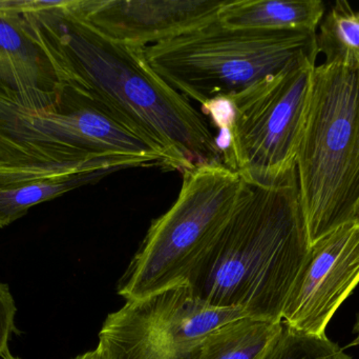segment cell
I'll return each instance as SVG.
<instances>
[{
    "label": "cell",
    "instance_id": "cell-1",
    "mask_svg": "<svg viewBox=\"0 0 359 359\" xmlns=\"http://www.w3.org/2000/svg\"><path fill=\"white\" fill-rule=\"evenodd\" d=\"M72 0L19 14L65 84L161 150L172 170L222 164L203 114L149 65L144 48L115 41L72 12Z\"/></svg>",
    "mask_w": 359,
    "mask_h": 359
},
{
    "label": "cell",
    "instance_id": "cell-2",
    "mask_svg": "<svg viewBox=\"0 0 359 359\" xmlns=\"http://www.w3.org/2000/svg\"><path fill=\"white\" fill-rule=\"evenodd\" d=\"M311 244L297 169L276 185L246 183L186 284L210 307L280 322Z\"/></svg>",
    "mask_w": 359,
    "mask_h": 359
},
{
    "label": "cell",
    "instance_id": "cell-3",
    "mask_svg": "<svg viewBox=\"0 0 359 359\" xmlns=\"http://www.w3.org/2000/svg\"><path fill=\"white\" fill-rule=\"evenodd\" d=\"M170 169L165 154L75 86L17 92L0 86V170Z\"/></svg>",
    "mask_w": 359,
    "mask_h": 359
},
{
    "label": "cell",
    "instance_id": "cell-4",
    "mask_svg": "<svg viewBox=\"0 0 359 359\" xmlns=\"http://www.w3.org/2000/svg\"><path fill=\"white\" fill-rule=\"evenodd\" d=\"M297 174L311 244L351 223L359 200V69L316 65Z\"/></svg>",
    "mask_w": 359,
    "mask_h": 359
},
{
    "label": "cell",
    "instance_id": "cell-5",
    "mask_svg": "<svg viewBox=\"0 0 359 359\" xmlns=\"http://www.w3.org/2000/svg\"><path fill=\"white\" fill-rule=\"evenodd\" d=\"M144 55L168 86L203 105L318 58V51L312 32L228 29L217 20L144 46Z\"/></svg>",
    "mask_w": 359,
    "mask_h": 359
},
{
    "label": "cell",
    "instance_id": "cell-6",
    "mask_svg": "<svg viewBox=\"0 0 359 359\" xmlns=\"http://www.w3.org/2000/svg\"><path fill=\"white\" fill-rule=\"evenodd\" d=\"M172 208L156 219L122 278L119 294L141 299L186 282L236 208L246 181L223 164L183 173Z\"/></svg>",
    "mask_w": 359,
    "mask_h": 359
},
{
    "label": "cell",
    "instance_id": "cell-7",
    "mask_svg": "<svg viewBox=\"0 0 359 359\" xmlns=\"http://www.w3.org/2000/svg\"><path fill=\"white\" fill-rule=\"evenodd\" d=\"M316 59L228 97L233 105L231 170L247 183L276 185L297 169Z\"/></svg>",
    "mask_w": 359,
    "mask_h": 359
},
{
    "label": "cell",
    "instance_id": "cell-8",
    "mask_svg": "<svg viewBox=\"0 0 359 359\" xmlns=\"http://www.w3.org/2000/svg\"><path fill=\"white\" fill-rule=\"evenodd\" d=\"M244 316L202 303L182 282L109 314L97 349L102 359H198L211 332Z\"/></svg>",
    "mask_w": 359,
    "mask_h": 359
},
{
    "label": "cell",
    "instance_id": "cell-9",
    "mask_svg": "<svg viewBox=\"0 0 359 359\" xmlns=\"http://www.w3.org/2000/svg\"><path fill=\"white\" fill-rule=\"evenodd\" d=\"M359 284V225L348 223L313 242L287 299L282 322L310 334L327 327Z\"/></svg>",
    "mask_w": 359,
    "mask_h": 359
},
{
    "label": "cell",
    "instance_id": "cell-10",
    "mask_svg": "<svg viewBox=\"0 0 359 359\" xmlns=\"http://www.w3.org/2000/svg\"><path fill=\"white\" fill-rule=\"evenodd\" d=\"M226 0H72V12L121 44H159L217 21Z\"/></svg>",
    "mask_w": 359,
    "mask_h": 359
},
{
    "label": "cell",
    "instance_id": "cell-11",
    "mask_svg": "<svg viewBox=\"0 0 359 359\" xmlns=\"http://www.w3.org/2000/svg\"><path fill=\"white\" fill-rule=\"evenodd\" d=\"M65 82L21 15L0 8V86L52 92Z\"/></svg>",
    "mask_w": 359,
    "mask_h": 359
},
{
    "label": "cell",
    "instance_id": "cell-12",
    "mask_svg": "<svg viewBox=\"0 0 359 359\" xmlns=\"http://www.w3.org/2000/svg\"><path fill=\"white\" fill-rule=\"evenodd\" d=\"M111 170L27 172L0 170V229L27 215L32 207L95 183Z\"/></svg>",
    "mask_w": 359,
    "mask_h": 359
},
{
    "label": "cell",
    "instance_id": "cell-13",
    "mask_svg": "<svg viewBox=\"0 0 359 359\" xmlns=\"http://www.w3.org/2000/svg\"><path fill=\"white\" fill-rule=\"evenodd\" d=\"M325 14L322 0H226L217 21L228 29L316 33Z\"/></svg>",
    "mask_w": 359,
    "mask_h": 359
},
{
    "label": "cell",
    "instance_id": "cell-14",
    "mask_svg": "<svg viewBox=\"0 0 359 359\" xmlns=\"http://www.w3.org/2000/svg\"><path fill=\"white\" fill-rule=\"evenodd\" d=\"M280 326L248 316L232 320L205 339L198 359H262Z\"/></svg>",
    "mask_w": 359,
    "mask_h": 359
},
{
    "label": "cell",
    "instance_id": "cell-15",
    "mask_svg": "<svg viewBox=\"0 0 359 359\" xmlns=\"http://www.w3.org/2000/svg\"><path fill=\"white\" fill-rule=\"evenodd\" d=\"M318 54L327 65L359 69V12L339 0L326 12L316 33Z\"/></svg>",
    "mask_w": 359,
    "mask_h": 359
},
{
    "label": "cell",
    "instance_id": "cell-16",
    "mask_svg": "<svg viewBox=\"0 0 359 359\" xmlns=\"http://www.w3.org/2000/svg\"><path fill=\"white\" fill-rule=\"evenodd\" d=\"M262 359H353L327 335L310 334L282 322Z\"/></svg>",
    "mask_w": 359,
    "mask_h": 359
},
{
    "label": "cell",
    "instance_id": "cell-17",
    "mask_svg": "<svg viewBox=\"0 0 359 359\" xmlns=\"http://www.w3.org/2000/svg\"><path fill=\"white\" fill-rule=\"evenodd\" d=\"M17 308L8 284L0 282V358L8 353L12 334H20L15 325Z\"/></svg>",
    "mask_w": 359,
    "mask_h": 359
},
{
    "label": "cell",
    "instance_id": "cell-18",
    "mask_svg": "<svg viewBox=\"0 0 359 359\" xmlns=\"http://www.w3.org/2000/svg\"><path fill=\"white\" fill-rule=\"evenodd\" d=\"M73 359H102V358H101L100 352L98 351V349H96L94 351L86 352V353L81 354V355Z\"/></svg>",
    "mask_w": 359,
    "mask_h": 359
},
{
    "label": "cell",
    "instance_id": "cell-19",
    "mask_svg": "<svg viewBox=\"0 0 359 359\" xmlns=\"http://www.w3.org/2000/svg\"><path fill=\"white\" fill-rule=\"evenodd\" d=\"M353 332L355 333L356 337L353 343L350 344V346L359 345V313L358 318H356L355 325H354Z\"/></svg>",
    "mask_w": 359,
    "mask_h": 359
},
{
    "label": "cell",
    "instance_id": "cell-20",
    "mask_svg": "<svg viewBox=\"0 0 359 359\" xmlns=\"http://www.w3.org/2000/svg\"><path fill=\"white\" fill-rule=\"evenodd\" d=\"M351 223H358L359 225V200L355 210H354L353 216H352Z\"/></svg>",
    "mask_w": 359,
    "mask_h": 359
}]
</instances>
